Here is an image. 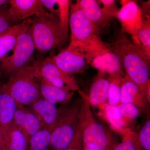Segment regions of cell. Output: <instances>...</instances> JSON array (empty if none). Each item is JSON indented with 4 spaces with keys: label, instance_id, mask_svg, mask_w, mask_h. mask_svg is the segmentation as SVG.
<instances>
[{
    "label": "cell",
    "instance_id": "e0dca14e",
    "mask_svg": "<svg viewBox=\"0 0 150 150\" xmlns=\"http://www.w3.org/2000/svg\"><path fill=\"white\" fill-rule=\"evenodd\" d=\"M13 123L22 129L29 138L43 127L39 118L29 107L18 104Z\"/></svg>",
    "mask_w": 150,
    "mask_h": 150
},
{
    "label": "cell",
    "instance_id": "5bb4252c",
    "mask_svg": "<svg viewBox=\"0 0 150 150\" xmlns=\"http://www.w3.org/2000/svg\"><path fill=\"white\" fill-rule=\"evenodd\" d=\"M89 64L98 72L107 75H125L121 59L110 48L95 57Z\"/></svg>",
    "mask_w": 150,
    "mask_h": 150
},
{
    "label": "cell",
    "instance_id": "4316f807",
    "mask_svg": "<svg viewBox=\"0 0 150 150\" xmlns=\"http://www.w3.org/2000/svg\"><path fill=\"white\" fill-rule=\"evenodd\" d=\"M112 150H143L139 142L138 134L129 131L123 137L122 142L118 143Z\"/></svg>",
    "mask_w": 150,
    "mask_h": 150
},
{
    "label": "cell",
    "instance_id": "9a60e30c",
    "mask_svg": "<svg viewBox=\"0 0 150 150\" xmlns=\"http://www.w3.org/2000/svg\"><path fill=\"white\" fill-rule=\"evenodd\" d=\"M28 107L38 117L43 126L56 124L64 108L58 107L56 105L49 102L42 97Z\"/></svg>",
    "mask_w": 150,
    "mask_h": 150
},
{
    "label": "cell",
    "instance_id": "3957f363",
    "mask_svg": "<svg viewBox=\"0 0 150 150\" xmlns=\"http://www.w3.org/2000/svg\"><path fill=\"white\" fill-rule=\"evenodd\" d=\"M30 28L35 49L40 54L51 53L61 46L68 36L56 16L48 12L34 17Z\"/></svg>",
    "mask_w": 150,
    "mask_h": 150
},
{
    "label": "cell",
    "instance_id": "603a6c76",
    "mask_svg": "<svg viewBox=\"0 0 150 150\" xmlns=\"http://www.w3.org/2000/svg\"><path fill=\"white\" fill-rule=\"evenodd\" d=\"M56 123L51 126H43L30 137L28 150H48Z\"/></svg>",
    "mask_w": 150,
    "mask_h": 150
},
{
    "label": "cell",
    "instance_id": "f546056e",
    "mask_svg": "<svg viewBox=\"0 0 150 150\" xmlns=\"http://www.w3.org/2000/svg\"><path fill=\"white\" fill-rule=\"evenodd\" d=\"M139 142L143 150H150V120L148 119L138 134Z\"/></svg>",
    "mask_w": 150,
    "mask_h": 150
},
{
    "label": "cell",
    "instance_id": "1f68e13d",
    "mask_svg": "<svg viewBox=\"0 0 150 150\" xmlns=\"http://www.w3.org/2000/svg\"><path fill=\"white\" fill-rule=\"evenodd\" d=\"M43 7L51 14L56 15L57 11V0H40Z\"/></svg>",
    "mask_w": 150,
    "mask_h": 150
},
{
    "label": "cell",
    "instance_id": "ac0fdd59",
    "mask_svg": "<svg viewBox=\"0 0 150 150\" xmlns=\"http://www.w3.org/2000/svg\"><path fill=\"white\" fill-rule=\"evenodd\" d=\"M31 23L32 19H28L0 34V62L5 59L11 51H13L19 34L29 26Z\"/></svg>",
    "mask_w": 150,
    "mask_h": 150
},
{
    "label": "cell",
    "instance_id": "8992f818",
    "mask_svg": "<svg viewBox=\"0 0 150 150\" xmlns=\"http://www.w3.org/2000/svg\"><path fill=\"white\" fill-rule=\"evenodd\" d=\"M81 97L64 108L52 133L48 150H65L72 141L79 124Z\"/></svg>",
    "mask_w": 150,
    "mask_h": 150
},
{
    "label": "cell",
    "instance_id": "d4e9b609",
    "mask_svg": "<svg viewBox=\"0 0 150 150\" xmlns=\"http://www.w3.org/2000/svg\"><path fill=\"white\" fill-rule=\"evenodd\" d=\"M124 76L120 75H108L109 81L108 104L114 107L120 103L121 82Z\"/></svg>",
    "mask_w": 150,
    "mask_h": 150
},
{
    "label": "cell",
    "instance_id": "d6a6232c",
    "mask_svg": "<svg viewBox=\"0 0 150 150\" xmlns=\"http://www.w3.org/2000/svg\"><path fill=\"white\" fill-rule=\"evenodd\" d=\"M6 146V133L0 129V150H5Z\"/></svg>",
    "mask_w": 150,
    "mask_h": 150
},
{
    "label": "cell",
    "instance_id": "7a4b0ae2",
    "mask_svg": "<svg viewBox=\"0 0 150 150\" xmlns=\"http://www.w3.org/2000/svg\"><path fill=\"white\" fill-rule=\"evenodd\" d=\"M69 27L71 40L67 49L83 54L90 62L110 48L98 35V28L83 12L77 1L70 3Z\"/></svg>",
    "mask_w": 150,
    "mask_h": 150
},
{
    "label": "cell",
    "instance_id": "6da1fadb",
    "mask_svg": "<svg viewBox=\"0 0 150 150\" xmlns=\"http://www.w3.org/2000/svg\"><path fill=\"white\" fill-rule=\"evenodd\" d=\"M110 49L121 59L125 74L139 88L150 102V57L121 32Z\"/></svg>",
    "mask_w": 150,
    "mask_h": 150
},
{
    "label": "cell",
    "instance_id": "277c9868",
    "mask_svg": "<svg viewBox=\"0 0 150 150\" xmlns=\"http://www.w3.org/2000/svg\"><path fill=\"white\" fill-rule=\"evenodd\" d=\"M78 91L81 98L79 123L83 144H95L104 150H112L118 143L111 132L94 118L87 95L80 90Z\"/></svg>",
    "mask_w": 150,
    "mask_h": 150
},
{
    "label": "cell",
    "instance_id": "d6986e66",
    "mask_svg": "<svg viewBox=\"0 0 150 150\" xmlns=\"http://www.w3.org/2000/svg\"><path fill=\"white\" fill-rule=\"evenodd\" d=\"M18 104L2 87L0 91V129L4 133L13 122Z\"/></svg>",
    "mask_w": 150,
    "mask_h": 150
},
{
    "label": "cell",
    "instance_id": "cb8c5ba5",
    "mask_svg": "<svg viewBox=\"0 0 150 150\" xmlns=\"http://www.w3.org/2000/svg\"><path fill=\"white\" fill-rule=\"evenodd\" d=\"M138 42L137 45L142 48L147 56L150 55V15L144 17L142 26L137 34Z\"/></svg>",
    "mask_w": 150,
    "mask_h": 150
},
{
    "label": "cell",
    "instance_id": "4dcf8cb0",
    "mask_svg": "<svg viewBox=\"0 0 150 150\" xmlns=\"http://www.w3.org/2000/svg\"><path fill=\"white\" fill-rule=\"evenodd\" d=\"M65 150H83L82 131L80 123L74 139Z\"/></svg>",
    "mask_w": 150,
    "mask_h": 150
},
{
    "label": "cell",
    "instance_id": "9c48e42d",
    "mask_svg": "<svg viewBox=\"0 0 150 150\" xmlns=\"http://www.w3.org/2000/svg\"><path fill=\"white\" fill-rule=\"evenodd\" d=\"M32 65L37 79L68 91L74 92L79 90L74 77L58 68L51 56Z\"/></svg>",
    "mask_w": 150,
    "mask_h": 150
},
{
    "label": "cell",
    "instance_id": "ffe728a7",
    "mask_svg": "<svg viewBox=\"0 0 150 150\" xmlns=\"http://www.w3.org/2000/svg\"><path fill=\"white\" fill-rule=\"evenodd\" d=\"M39 82L41 96L47 101L53 104H67L71 101L74 92L68 91L49 84L40 79Z\"/></svg>",
    "mask_w": 150,
    "mask_h": 150
},
{
    "label": "cell",
    "instance_id": "7402d4cb",
    "mask_svg": "<svg viewBox=\"0 0 150 150\" xmlns=\"http://www.w3.org/2000/svg\"><path fill=\"white\" fill-rule=\"evenodd\" d=\"M80 8L86 17L97 28L108 25L103 15L98 1L95 0L77 1Z\"/></svg>",
    "mask_w": 150,
    "mask_h": 150
},
{
    "label": "cell",
    "instance_id": "5b68a950",
    "mask_svg": "<svg viewBox=\"0 0 150 150\" xmlns=\"http://www.w3.org/2000/svg\"><path fill=\"white\" fill-rule=\"evenodd\" d=\"M2 88L18 104L23 106L29 107L41 97L39 82L32 64L13 73L6 83L2 85Z\"/></svg>",
    "mask_w": 150,
    "mask_h": 150
},
{
    "label": "cell",
    "instance_id": "e575fe53",
    "mask_svg": "<svg viewBox=\"0 0 150 150\" xmlns=\"http://www.w3.org/2000/svg\"><path fill=\"white\" fill-rule=\"evenodd\" d=\"M9 4V1L7 0H0V10L6 7V6Z\"/></svg>",
    "mask_w": 150,
    "mask_h": 150
},
{
    "label": "cell",
    "instance_id": "7c38bea8",
    "mask_svg": "<svg viewBox=\"0 0 150 150\" xmlns=\"http://www.w3.org/2000/svg\"><path fill=\"white\" fill-rule=\"evenodd\" d=\"M9 12L18 23L48 12L43 7L40 0H10Z\"/></svg>",
    "mask_w": 150,
    "mask_h": 150
},
{
    "label": "cell",
    "instance_id": "484cf974",
    "mask_svg": "<svg viewBox=\"0 0 150 150\" xmlns=\"http://www.w3.org/2000/svg\"><path fill=\"white\" fill-rule=\"evenodd\" d=\"M71 1L69 0H57V11L59 24L64 32L68 35L70 18Z\"/></svg>",
    "mask_w": 150,
    "mask_h": 150
},
{
    "label": "cell",
    "instance_id": "83f0119b",
    "mask_svg": "<svg viewBox=\"0 0 150 150\" xmlns=\"http://www.w3.org/2000/svg\"><path fill=\"white\" fill-rule=\"evenodd\" d=\"M98 1L99 4H102L103 6L101 11L103 17L108 24L109 22L114 18H116L119 9L117 7L114 0H100Z\"/></svg>",
    "mask_w": 150,
    "mask_h": 150
},
{
    "label": "cell",
    "instance_id": "52a82bcc",
    "mask_svg": "<svg viewBox=\"0 0 150 150\" xmlns=\"http://www.w3.org/2000/svg\"><path fill=\"white\" fill-rule=\"evenodd\" d=\"M30 25L19 34L11 56L1 61L0 71L4 74L10 76L17 70L27 66L31 60L35 48Z\"/></svg>",
    "mask_w": 150,
    "mask_h": 150
},
{
    "label": "cell",
    "instance_id": "836d02e7",
    "mask_svg": "<svg viewBox=\"0 0 150 150\" xmlns=\"http://www.w3.org/2000/svg\"><path fill=\"white\" fill-rule=\"evenodd\" d=\"M83 150H104L95 144L85 145L83 144Z\"/></svg>",
    "mask_w": 150,
    "mask_h": 150
},
{
    "label": "cell",
    "instance_id": "d590c367",
    "mask_svg": "<svg viewBox=\"0 0 150 150\" xmlns=\"http://www.w3.org/2000/svg\"><path fill=\"white\" fill-rule=\"evenodd\" d=\"M2 87V85H0V91L1 90Z\"/></svg>",
    "mask_w": 150,
    "mask_h": 150
},
{
    "label": "cell",
    "instance_id": "ba28073f",
    "mask_svg": "<svg viewBox=\"0 0 150 150\" xmlns=\"http://www.w3.org/2000/svg\"><path fill=\"white\" fill-rule=\"evenodd\" d=\"M102 115L115 132L124 137L139 115L138 108L131 103H120L114 107L106 104L99 108Z\"/></svg>",
    "mask_w": 150,
    "mask_h": 150
},
{
    "label": "cell",
    "instance_id": "8fae6325",
    "mask_svg": "<svg viewBox=\"0 0 150 150\" xmlns=\"http://www.w3.org/2000/svg\"><path fill=\"white\" fill-rule=\"evenodd\" d=\"M51 57L58 68L71 75L80 72L90 63L89 60L83 54L67 48Z\"/></svg>",
    "mask_w": 150,
    "mask_h": 150
},
{
    "label": "cell",
    "instance_id": "30bf717a",
    "mask_svg": "<svg viewBox=\"0 0 150 150\" xmlns=\"http://www.w3.org/2000/svg\"><path fill=\"white\" fill-rule=\"evenodd\" d=\"M121 7L119 9L116 18L122 26V31L130 34L134 43L138 42L137 34L142 26L144 16L142 9L136 2L133 1H121Z\"/></svg>",
    "mask_w": 150,
    "mask_h": 150
},
{
    "label": "cell",
    "instance_id": "f1b7e54d",
    "mask_svg": "<svg viewBox=\"0 0 150 150\" xmlns=\"http://www.w3.org/2000/svg\"><path fill=\"white\" fill-rule=\"evenodd\" d=\"M8 8L6 7L0 10V34L19 23L11 15Z\"/></svg>",
    "mask_w": 150,
    "mask_h": 150
},
{
    "label": "cell",
    "instance_id": "2e32d148",
    "mask_svg": "<svg viewBox=\"0 0 150 150\" xmlns=\"http://www.w3.org/2000/svg\"><path fill=\"white\" fill-rule=\"evenodd\" d=\"M108 75L98 72L93 81L87 95L91 107L100 108L107 104L109 91Z\"/></svg>",
    "mask_w": 150,
    "mask_h": 150
},
{
    "label": "cell",
    "instance_id": "44dd1931",
    "mask_svg": "<svg viewBox=\"0 0 150 150\" xmlns=\"http://www.w3.org/2000/svg\"><path fill=\"white\" fill-rule=\"evenodd\" d=\"M29 137L13 123L6 132L5 150H28Z\"/></svg>",
    "mask_w": 150,
    "mask_h": 150
},
{
    "label": "cell",
    "instance_id": "4fadbf2b",
    "mask_svg": "<svg viewBox=\"0 0 150 150\" xmlns=\"http://www.w3.org/2000/svg\"><path fill=\"white\" fill-rule=\"evenodd\" d=\"M120 103H131L138 108L140 112H146L150 103L138 86L125 74L121 80Z\"/></svg>",
    "mask_w": 150,
    "mask_h": 150
}]
</instances>
